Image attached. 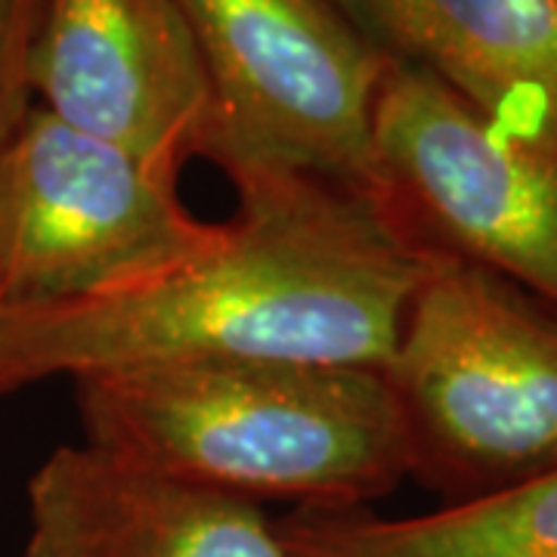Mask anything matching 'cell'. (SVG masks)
<instances>
[{
    "mask_svg": "<svg viewBox=\"0 0 557 557\" xmlns=\"http://www.w3.org/2000/svg\"><path fill=\"white\" fill-rule=\"evenodd\" d=\"M239 211L171 270L100 298L0 310V397L171 362L384 369L431 255L379 196L230 174Z\"/></svg>",
    "mask_w": 557,
    "mask_h": 557,
    "instance_id": "6da1fadb",
    "label": "cell"
},
{
    "mask_svg": "<svg viewBox=\"0 0 557 557\" xmlns=\"http://www.w3.org/2000/svg\"><path fill=\"white\" fill-rule=\"evenodd\" d=\"M84 443L164 478L300 511H350L409 478L381 369L171 362L75 381Z\"/></svg>",
    "mask_w": 557,
    "mask_h": 557,
    "instance_id": "7a4b0ae2",
    "label": "cell"
},
{
    "mask_svg": "<svg viewBox=\"0 0 557 557\" xmlns=\"http://www.w3.org/2000/svg\"><path fill=\"white\" fill-rule=\"evenodd\" d=\"M381 375L409 478L453 502L557 468V310L515 282L431 255Z\"/></svg>",
    "mask_w": 557,
    "mask_h": 557,
    "instance_id": "3957f363",
    "label": "cell"
},
{
    "mask_svg": "<svg viewBox=\"0 0 557 557\" xmlns=\"http://www.w3.org/2000/svg\"><path fill=\"white\" fill-rule=\"evenodd\" d=\"M214 94L220 171H295L375 196L372 119L387 57L335 0H177Z\"/></svg>",
    "mask_w": 557,
    "mask_h": 557,
    "instance_id": "277c9868",
    "label": "cell"
},
{
    "mask_svg": "<svg viewBox=\"0 0 557 557\" xmlns=\"http://www.w3.org/2000/svg\"><path fill=\"white\" fill-rule=\"evenodd\" d=\"M180 171L81 134L32 106L0 149V310L100 298L214 239Z\"/></svg>",
    "mask_w": 557,
    "mask_h": 557,
    "instance_id": "5b68a950",
    "label": "cell"
},
{
    "mask_svg": "<svg viewBox=\"0 0 557 557\" xmlns=\"http://www.w3.org/2000/svg\"><path fill=\"white\" fill-rule=\"evenodd\" d=\"M372 159L375 196L428 255L478 263L557 310V156L387 60Z\"/></svg>",
    "mask_w": 557,
    "mask_h": 557,
    "instance_id": "8992f818",
    "label": "cell"
},
{
    "mask_svg": "<svg viewBox=\"0 0 557 557\" xmlns=\"http://www.w3.org/2000/svg\"><path fill=\"white\" fill-rule=\"evenodd\" d=\"M28 78L81 134L180 174L208 156L214 94L177 0H44Z\"/></svg>",
    "mask_w": 557,
    "mask_h": 557,
    "instance_id": "52a82bcc",
    "label": "cell"
},
{
    "mask_svg": "<svg viewBox=\"0 0 557 557\" xmlns=\"http://www.w3.org/2000/svg\"><path fill=\"white\" fill-rule=\"evenodd\" d=\"M22 557H295L260 505L60 446L28 480Z\"/></svg>",
    "mask_w": 557,
    "mask_h": 557,
    "instance_id": "ba28073f",
    "label": "cell"
},
{
    "mask_svg": "<svg viewBox=\"0 0 557 557\" xmlns=\"http://www.w3.org/2000/svg\"><path fill=\"white\" fill-rule=\"evenodd\" d=\"M387 60L557 156V0H335Z\"/></svg>",
    "mask_w": 557,
    "mask_h": 557,
    "instance_id": "9c48e42d",
    "label": "cell"
},
{
    "mask_svg": "<svg viewBox=\"0 0 557 557\" xmlns=\"http://www.w3.org/2000/svg\"><path fill=\"white\" fill-rule=\"evenodd\" d=\"M276 527L295 557H557V468L418 518L295 511Z\"/></svg>",
    "mask_w": 557,
    "mask_h": 557,
    "instance_id": "30bf717a",
    "label": "cell"
},
{
    "mask_svg": "<svg viewBox=\"0 0 557 557\" xmlns=\"http://www.w3.org/2000/svg\"><path fill=\"white\" fill-rule=\"evenodd\" d=\"M44 0H0V149L32 112V50Z\"/></svg>",
    "mask_w": 557,
    "mask_h": 557,
    "instance_id": "8fae6325",
    "label": "cell"
}]
</instances>
